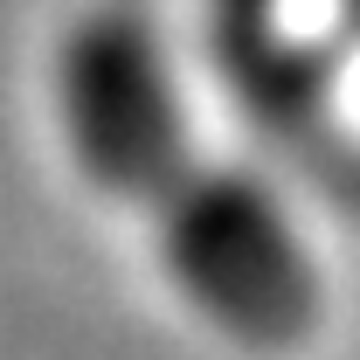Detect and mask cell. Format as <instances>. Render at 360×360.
<instances>
[{"label": "cell", "instance_id": "1", "mask_svg": "<svg viewBox=\"0 0 360 360\" xmlns=\"http://www.w3.org/2000/svg\"><path fill=\"white\" fill-rule=\"evenodd\" d=\"M118 208H139L153 229L160 270L222 340L284 354L319 333L326 291L305 236L291 229L284 201L257 174L208 160L180 125L153 153H139L104 187Z\"/></svg>", "mask_w": 360, "mask_h": 360}]
</instances>
